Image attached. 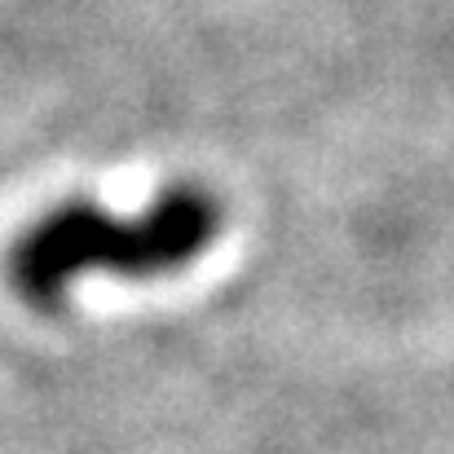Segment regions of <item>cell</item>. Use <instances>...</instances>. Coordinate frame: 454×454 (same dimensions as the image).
<instances>
[{
	"label": "cell",
	"mask_w": 454,
	"mask_h": 454,
	"mask_svg": "<svg viewBox=\"0 0 454 454\" xmlns=\"http://www.w3.org/2000/svg\"><path fill=\"white\" fill-rule=\"evenodd\" d=\"M221 234V203L203 190H168L151 212L115 221L89 203H71L44 216L9 261L13 287L35 304L58 301L75 274L115 270L129 278H151L190 265Z\"/></svg>",
	"instance_id": "1"
}]
</instances>
